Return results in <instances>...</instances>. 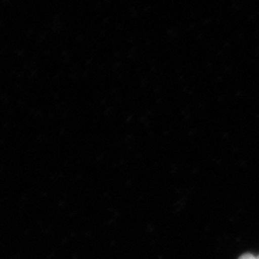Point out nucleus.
<instances>
[{
	"label": "nucleus",
	"mask_w": 259,
	"mask_h": 259,
	"mask_svg": "<svg viewBox=\"0 0 259 259\" xmlns=\"http://www.w3.org/2000/svg\"><path fill=\"white\" fill-rule=\"evenodd\" d=\"M239 259H259L258 257H255L254 255L250 254V253H246V254H243Z\"/></svg>",
	"instance_id": "1"
},
{
	"label": "nucleus",
	"mask_w": 259,
	"mask_h": 259,
	"mask_svg": "<svg viewBox=\"0 0 259 259\" xmlns=\"http://www.w3.org/2000/svg\"><path fill=\"white\" fill-rule=\"evenodd\" d=\"M258 258H259V257H258Z\"/></svg>",
	"instance_id": "2"
}]
</instances>
